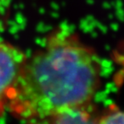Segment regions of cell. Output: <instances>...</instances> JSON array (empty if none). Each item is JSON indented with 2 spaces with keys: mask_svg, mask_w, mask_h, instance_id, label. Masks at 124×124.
<instances>
[{
  "mask_svg": "<svg viewBox=\"0 0 124 124\" xmlns=\"http://www.w3.org/2000/svg\"><path fill=\"white\" fill-rule=\"evenodd\" d=\"M98 119L86 106L64 110L51 118L49 124H98Z\"/></svg>",
  "mask_w": 124,
  "mask_h": 124,
  "instance_id": "3957f363",
  "label": "cell"
},
{
  "mask_svg": "<svg viewBox=\"0 0 124 124\" xmlns=\"http://www.w3.org/2000/svg\"><path fill=\"white\" fill-rule=\"evenodd\" d=\"M35 124H49V123H35Z\"/></svg>",
  "mask_w": 124,
  "mask_h": 124,
  "instance_id": "5b68a950",
  "label": "cell"
},
{
  "mask_svg": "<svg viewBox=\"0 0 124 124\" xmlns=\"http://www.w3.org/2000/svg\"><path fill=\"white\" fill-rule=\"evenodd\" d=\"M100 83L96 53L75 35L58 31L27 56L10 91L7 107L22 119L52 118L87 106Z\"/></svg>",
  "mask_w": 124,
  "mask_h": 124,
  "instance_id": "6da1fadb",
  "label": "cell"
},
{
  "mask_svg": "<svg viewBox=\"0 0 124 124\" xmlns=\"http://www.w3.org/2000/svg\"><path fill=\"white\" fill-rule=\"evenodd\" d=\"M98 124H124V112L116 106H110V110L98 119Z\"/></svg>",
  "mask_w": 124,
  "mask_h": 124,
  "instance_id": "277c9868",
  "label": "cell"
},
{
  "mask_svg": "<svg viewBox=\"0 0 124 124\" xmlns=\"http://www.w3.org/2000/svg\"><path fill=\"white\" fill-rule=\"evenodd\" d=\"M26 59L21 49L7 42H0V115L7 107L10 91Z\"/></svg>",
  "mask_w": 124,
  "mask_h": 124,
  "instance_id": "7a4b0ae2",
  "label": "cell"
}]
</instances>
